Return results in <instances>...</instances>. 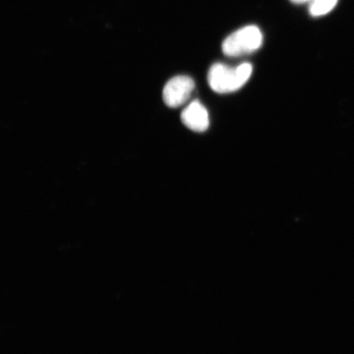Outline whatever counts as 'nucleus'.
Here are the masks:
<instances>
[{
    "label": "nucleus",
    "instance_id": "f257e3e1",
    "mask_svg": "<svg viewBox=\"0 0 354 354\" xmlns=\"http://www.w3.org/2000/svg\"><path fill=\"white\" fill-rule=\"evenodd\" d=\"M253 73V66L243 63L234 68L223 64H215L207 74V82L212 90L219 94H227L240 90L249 81Z\"/></svg>",
    "mask_w": 354,
    "mask_h": 354
},
{
    "label": "nucleus",
    "instance_id": "f03ea898",
    "mask_svg": "<svg viewBox=\"0 0 354 354\" xmlns=\"http://www.w3.org/2000/svg\"><path fill=\"white\" fill-rule=\"evenodd\" d=\"M263 34L258 26H247L225 38L223 44L224 55L240 57L250 54L262 46Z\"/></svg>",
    "mask_w": 354,
    "mask_h": 354
},
{
    "label": "nucleus",
    "instance_id": "7ed1b4c3",
    "mask_svg": "<svg viewBox=\"0 0 354 354\" xmlns=\"http://www.w3.org/2000/svg\"><path fill=\"white\" fill-rule=\"evenodd\" d=\"M196 87L194 80L188 76H176L169 80L163 88V101L168 107L176 109L187 103Z\"/></svg>",
    "mask_w": 354,
    "mask_h": 354
},
{
    "label": "nucleus",
    "instance_id": "20e7f679",
    "mask_svg": "<svg viewBox=\"0 0 354 354\" xmlns=\"http://www.w3.org/2000/svg\"><path fill=\"white\" fill-rule=\"evenodd\" d=\"M181 121L189 130L203 132L209 127V115L198 100H194L181 113Z\"/></svg>",
    "mask_w": 354,
    "mask_h": 354
},
{
    "label": "nucleus",
    "instance_id": "39448f33",
    "mask_svg": "<svg viewBox=\"0 0 354 354\" xmlns=\"http://www.w3.org/2000/svg\"><path fill=\"white\" fill-rule=\"evenodd\" d=\"M338 0H310L309 12L313 17H322L333 10Z\"/></svg>",
    "mask_w": 354,
    "mask_h": 354
},
{
    "label": "nucleus",
    "instance_id": "423d86ee",
    "mask_svg": "<svg viewBox=\"0 0 354 354\" xmlns=\"http://www.w3.org/2000/svg\"><path fill=\"white\" fill-rule=\"evenodd\" d=\"M290 1L297 4H302L305 3H309L310 0H290Z\"/></svg>",
    "mask_w": 354,
    "mask_h": 354
}]
</instances>
